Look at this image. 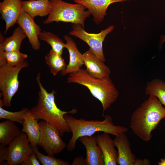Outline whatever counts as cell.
I'll return each mask as SVG.
<instances>
[{
    "label": "cell",
    "mask_w": 165,
    "mask_h": 165,
    "mask_svg": "<svg viewBox=\"0 0 165 165\" xmlns=\"http://www.w3.org/2000/svg\"><path fill=\"white\" fill-rule=\"evenodd\" d=\"M165 118V108L158 98L150 95L133 113L130 127L133 133L144 141H148L152 132Z\"/></svg>",
    "instance_id": "cell-1"
},
{
    "label": "cell",
    "mask_w": 165,
    "mask_h": 165,
    "mask_svg": "<svg viewBox=\"0 0 165 165\" xmlns=\"http://www.w3.org/2000/svg\"><path fill=\"white\" fill-rule=\"evenodd\" d=\"M36 80L39 90L36 105L29 109L39 119L45 120L55 127L59 131L61 136L65 133L71 132V130L64 115L67 113L74 114L77 110L73 108L70 111L61 110L57 106L55 101L56 91L53 90L48 93L43 87L41 81V74L38 73Z\"/></svg>",
    "instance_id": "cell-2"
},
{
    "label": "cell",
    "mask_w": 165,
    "mask_h": 165,
    "mask_svg": "<svg viewBox=\"0 0 165 165\" xmlns=\"http://www.w3.org/2000/svg\"><path fill=\"white\" fill-rule=\"evenodd\" d=\"M104 119L86 120L83 118L78 119L67 114L64 118L68 123L71 132V138L67 145L68 151L72 152L76 147V142L79 138L84 136H91L95 133L101 131L116 136L127 132L128 128L121 126L115 125L112 117L109 115H104Z\"/></svg>",
    "instance_id": "cell-3"
},
{
    "label": "cell",
    "mask_w": 165,
    "mask_h": 165,
    "mask_svg": "<svg viewBox=\"0 0 165 165\" xmlns=\"http://www.w3.org/2000/svg\"><path fill=\"white\" fill-rule=\"evenodd\" d=\"M67 83H77L86 87L92 95L101 102L103 107L102 116L105 111L117 99L119 92L109 78L101 79L91 75L86 70L81 68L78 71L69 74Z\"/></svg>",
    "instance_id": "cell-4"
},
{
    "label": "cell",
    "mask_w": 165,
    "mask_h": 165,
    "mask_svg": "<svg viewBox=\"0 0 165 165\" xmlns=\"http://www.w3.org/2000/svg\"><path fill=\"white\" fill-rule=\"evenodd\" d=\"M50 10L47 18L43 21L45 24L53 22H70L84 27L85 19L91 14L82 4H71L62 0H50Z\"/></svg>",
    "instance_id": "cell-5"
},
{
    "label": "cell",
    "mask_w": 165,
    "mask_h": 165,
    "mask_svg": "<svg viewBox=\"0 0 165 165\" xmlns=\"http://www.w3.org/2000/svg\"><path fill=\"white\" fill-rule=\"evenodd\" d=\"M28 66L26 60L13 67L6 64L0 66V90L3 97L0 100V106L11 107L12 98L19 88V74L23 68Z\"/></svg>",
    "instance_id": "cell-6"
},
{
    "label": "cell",
    "mask_w": 165,
    "mask_h": 165,
    "mask_svg": "<svg viewBox=\"0 0 165 165\" xmlns=\"http://www.w3.org/2000/svg\"><path fill=\"white\" fill-rule=\"evenodd\" d=\"M40 134L38 146L42 147L48 155H54L61 152L67 146L61 138L58 130L44 120L38 122Z\"/></svg>",
    "instance_id": "cell-7"
},
{
    "label": "cell",
    "mask_w": 165,
    "mask_h": 165,
    "mask_svg": "<svg viewBox=\"0 0 165 165\" xmlns=\"http://www.w3.org/2000/svg\"><path fill=\"white\" fill-rule=\"evenodd\" d=\"M72 28V30L69 32V35L86 42L96 56L104 62L106 59L103 52V42L107 35L114 30V26L111 25L98 34L89 33L78 24H73Z\"/></svg>",
    "instance_id": "cell-8"
},
{
    "label": "cell",
    "mask_w": 165,
    "mask_h": 165,
    "mask_svg": "<svg viewBox=\"0 0 165 165\" xmlns=\"http://www.w3.org/2000/svg\"><path fill=\"white\" fill-rule=\"evenodd\" d=\"M9 154L5 165L20 164L32 152V148L27 134L21 132L9 145Z\"/></svg>",
    "instance_id": "cell-9"
},
{
    "label": "cell",
    "mask_w": 165,
    "mask_h": 165,
    "mask_svg": "<svg viewBox=\"0 0 165 165\" xmlns=\"http://www.w3.org/2000/svg\"><path fill=\"white\" fill-rule=\"evenodd\" d=\"M34 19L23 10L16 23L25 34L32 49L38 50L40 47L38 37L42 30L40 27L35 22Z\"/></svg>",
    "instance_id": "cell-10"
},
{
    "label": "cell",
    "mask_w": 165,
    "mask_h": 165,
    "mask_svg": "<svg viewBox=\"0 0 165 165\" xmlns=\"http://www.w3.org/2000/svg\"><path fill=\"white\" fill-rule=\"evenodd\" d=\"M22 1V0H3L0 2L1 18L6 23L5 34L16 23L23 11Z\"/></svg>",
    "instance_id": "cell-11"
},
{
    "label": "cell",
    "mask_w": 165,
    "mask_h": 165,
    "mask_svg": "<svg viewBox=\"0 0 165 165\" xmlns=\"http://www.w3.org/2000/svg\"><path fill=\"white\" fill-rule=\"evenodd\" d=\"M86 70L96 78L106 79L110 78L109 68L99 59L90 48L83 54Z\"/></svg>",
    "instance_id": "cell-12"
},
{
    "label": "cell",
    "mask_w": 165,
    "mask_h": 165,
    "mask_svg": "<svg viewBox=\"0 0 165 165\" xmlns=\"http://www.w3.org/2000/svg\"><path fill=\"white\" fill-rule=\"evenodd\" d=\"M79 140L86 148V165H105L102 151L97 142L96 136H84Z\"/></svg>",
    "instance_id": "cell-13"
},
{
    "label": "cell",
    "mask_w": 165,
    "mask_h": 165,
    "mask_svg": "<svg viewBox=\"0 0 165 165\" xmlns=\"http://www.w3.org/2000/svg\"><path fill=\"white\" fill-rule=\"evenodd\" d=\"M130 0H74V2L83 5L92 14L94 21L98 24L103 20L108 6L111 4Z\"/></svg>",
    "instance_id": "cell-14"
},
{
    "label": "cell",
    "mask_w": 165,
    "mask_h": 165,
    "mask_svg": "<svg viewBox=\"0 0 165 165\" xmlns=\"http://www.w3.org/2000/svg\"><path fill=\"white\" fill-rule=\"evenodd\" d=\"M113 140L118 149V164L136 165L137 158L131 151L130 141L125 133L116 136Z\"/></svg>",
    "instance_id": "cell-15"
},
{
    "label": "cell",
    "mask_w": 165,
    "mask_h": 165,
    "mask_svg": "<svg viewBox=\"0 0 165 165\" xmlns=\"http://www.w3.org/2000/svg\"><path fill=\"white\" fill-rule=\"evenodd\" d=\"M66 42V48L69 55V61L66 68L61 72V75H66L78 71L84 64V57L78 50L73 39L68 35H64Z\"/></svg>",
    "instance_id": "cell-16"
},
{
    "label": "cell",
    "mask_w": 165,
    "mask_h": 165,
    "mask_svg": "<svg viewBox=\"0 0 165 165\" xmlns=\"http://www.w3.org/2000/svg\"><path fill=\"white\" fill-rule=\"evenodd\" d=\"M97 142L101 148L104 158L105 165L118 164V152L115 148L114 140L109 134L104 132L96 136Z\"/></svg>",
    "instance_id": "cell-17"
},
{
    "label": "cell",
    "mask_w": 165,
    "mask_h": 165,
    "mask_svg": "<svg viewBox=\"0 0 165 165\" xmlns=\"http://www.w3.org/2000/svg\"><path fill=\"white\" fill-rule=\"evenodd\" d=\"M24 119L21 132L26 133L32 148L37 147L40 134V128L38 122L39 119L29 110L23 116Z\"/></svg>",
    "instance_id": "cell-18"
},
{
    "label": "cell",
    "mask_w": 165,
    "mask_h": 165,
    "mask_svg": "<svg viewBox=\"0 0 165 165\" xmlns=\"http://www.w3.org/2000/svg\"><path fill=\"white\" fill-rule=\"evenodd\" d=\"M22 4L24 11L34 18L48 16L51 8L49 0L23 1Z\"/></svg>",
    "instance_id": "cell-19"
},
{
    "label": "cell",
    "mask_w": 165,
    "mask_h": 165,
    "mask_svg": "<svg viewBox=\"0 0 165 165\" xmlns=\"http://www.w3.org/2000/svg\"><path fill=\"white\" fill-rule=\"evenodd\" d=\"M27 37L22 28L19 26L14 30L12 35L5 38L0 33V50L10 51L20 50L23 40Z\"/></svg>",
    "instance_id": "cell-20"
},
{
    "label": "cell",
    "mask_w": 165,
    "mask_h": 165,
    "mask_svg": "<svg viewBox=\"0 0 165 165\" xmlns=\"http://www.w3.org/2000/svg\"><path fill=\"white\" fill-rule=\"evenodd\" d=\"M21 132L14 121L7 120L0 122V144L9 145Z\"/></svg>",
    "instance_id": "cell-21"
},
{
    "label": "cell",
    "mask_w": 165,
    "mask_h": 165,
    "mask_svg": "<svg viewBox=\"0 0 165 165\" xmlns=\"http://www.w3.org/2000/svg\"><path fill=\"white\" fill-rule=\"evenodd\" d=\"M45 59L46 64L49 66L51 73L54 76L66 68L67 65L62 55L52 49L46 56Z\"/></svg>",
    "instance_id": "cell-22"
},
{
    "label": "cell",
    "mask_w": 165,
    "mask_h": 165,
    "mask_svg": "<svg viewBox=\"0 0 165 165\" xmlns=\"http://www.w3.org/2000/svg\"><path fill=\"white\" fill-rule=\"evenodd\" d=\"M28 56L27 54L21 52L20 50H0V66L6 64L11 67L16 66L25 60Z\"/></svg>",
    "instance_id": "cell-23"
},
{
    "label": "cell",
    "mask_w": 165,
    "mask_h": 165,
    "mask_svg": "<svg viewBox=\"0 0 165 165\" xmlns=\"http://www.w3.org/2000/svg\"><path fill=\"white\" fill-rule=\"evenodd\" d=\"M145 93L146 95L155 96L165 106V82L156 79L148 82Z\"/></svg>",
    "instance_id": "cell-24"
},
{
    "label": "cell",
    "mask_w": 165,
    "mask_h": 165,
    "mask_svg": "<svg viewBox=\"0 0 165 165\" xmlns=\"http://www.w3.org/2000/svg\"><path fill=\"white\" fill-rule=\"evenodd\" d=\"M39 39L45 41L49 44L52 49L59 54L62 55L64 48H66V45L57 36L50 32L42 31L38 37Z\"/></svg>",
    "instance_id": "cell-25"
},
{
    "label": "cell",
    "mask_w": 165,
    "mask_h": 165,
    "mask_svg": "<svg viewBox=\"0 0 165 165\" xmlns=\"http://www.w3.org/2000/svg\"><path fill=\"white\" fill-rule=\"evenodd\" d=\"M29 110L24 107L20 111L12 112L5 110L0 106V119H5L22 124L24 121L23 116Z\"/></svg>",
    "instance_id": "cell-26"
},
{
    "label": "cell",
    "mask_w": 165,
    "mask_h": 165,
    "mask_svg": "<svg viewBox=\"0 0 165 165\" xmlns=\"http://www.w3.org/2000/svg\"><path fill=\"white\" fill-rule=\"evenodd\" d=\"M33 151L36 154L40 163L43 165H69L70 164L67 161L57 159L53 155H48L46 156L40 153L38 148H32Z\"/></svg>",
    "instance_id": "cell-27"
},
{
    "label": "cell",
    "mask_w": 165,
    "mask_h": 165,
    "mask_svg": "<svg viewBox=\"0 0 165 165\" xmlns=\"http://www.w3.org/2000/svg\"><path fill=\"white\" fill-rule=\"evenodd\" d=\"M40 163L36 154L33 151L27 158L21 163L20 165H40Z\"/></svg>",
    "instance_id": "cell-28"
},
{
    "label": "cell",
    "mask_w": 165,
    "mask_h": 165,
    "mask_svg": "<svg viewBox=\"0 0 165 165\" xmlns=\"http://www.w3.org/2000/svg\"><path fill=\"white\" fill-rule=\"evenodd\" d=\"M9 154L8 147L6 145L0 144V165H5L7 161Z\"/></svg>",
    "instance_id": "cell-29"
},
{
    "label": "cell",
    "mask_w": 165,
    "mask_h": 165,
    "mask_svg": "<svg viewBox=\"0 0 165 165\" xmlns=\"http://www.w3.org/2000/svg\"><path fill=\"white\" fill-rule=\"evenodd\" d=\"M72 165H86L85 159H84L82 156L77 157L74 159Z\"/></svg>",
    "instance_id": "cell-30"
},
{
    "label": "cell",
    "mask_w": 165,
    "mask_h": 165,
    "mask_svg": "<svg viewBox=\"0 0 165 165\" xmlns=\"http://www.w3.org/2000/svg\"><path fill=\"white\" fill-rule=\"evenodd\" d=\"M137 165H148L151 164V162L147 159H137Z\"/></svg>",
    "instance_id": "cell-31"
},
{
    "label": "cell",
    "mask_w": 165,
    "mask_h": 165,
    "mask_svg": "<svg viewBox=\"0 0 165 165\" xmlns=\"http://www.w3.org/2000/svg\"><path fill=\"white\" fill-rule=\"evenodd\" d=\"M159 165H165V158L164 159H161L160 161L158 162Z\"/></svg>",
    "instance_id": "cell-32"
},
{
    "label": "cell",
    "mask_w": 165,
    "mask_h": 165,
    "mask_svg": "<svg viewBox=\"0 0 165 165\" xmlns=\"http://www.w3.org/2000/svg\"><path fill=\"white\" fill-rule=\"evenodd\" d=\"M165 41V35L161 36L160 40V45L161 46L164 42Z\"/></svg>",
    "instance_id": "cell-33"
},
{
    "label": "cell",
    "mask_w": 165,
    "mask_h": 165,
    "mask_svg": "<svg viewBox=\"0 0 165 165\" xmlns=\"http://www.w3.org/2000/svg\"></svg>",
    "instance_id": "cell-34"
}]
</instances>
